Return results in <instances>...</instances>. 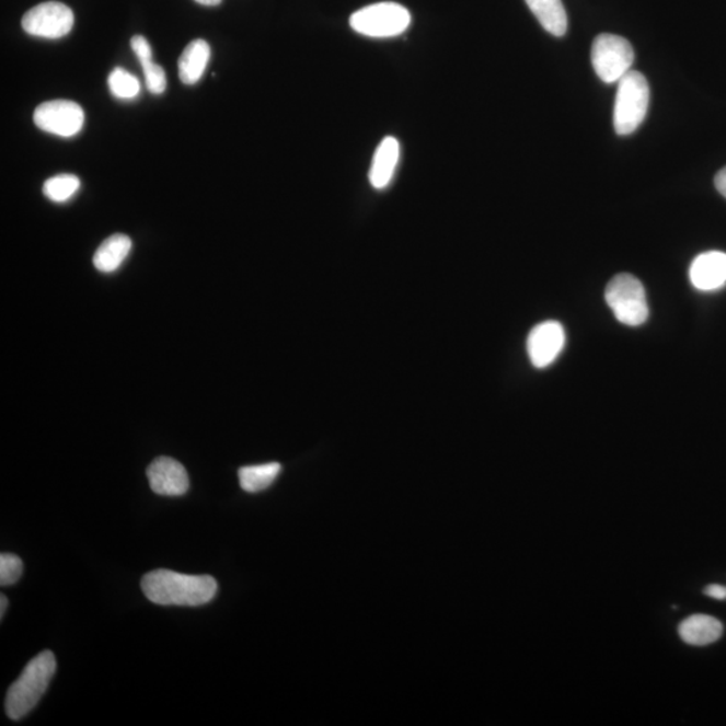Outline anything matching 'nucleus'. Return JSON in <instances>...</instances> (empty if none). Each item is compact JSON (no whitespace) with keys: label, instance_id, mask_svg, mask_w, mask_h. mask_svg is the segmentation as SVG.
<instances>
[{"label":"nucleus","instance_id":"obj_1","mask_svg":"<svg viewBox=\"0 0 726 726\" xmlns=\"http://www.w3.org/2000/svg\"><path fill=\"white\" fill-rule=\"evenodd\" d=\"M146 598L159 606L199 607L210 603L218 590L216 578L169 569L150 572L141 580Z\"/></svg>","mask_w":726,"mask_h":726},{"label":"nucleus","instance_id":"obj_4","mask_svg":"<svg viewBox=\"0 0 726 726\" xmlns=\"http://www.w3.org/2000/svg\"><path fill=\"white\" fill-rule=\"evenodd\" d=\"M411 13L399 3L382 2L370 4L350 16L354 32L370 38L397 37L408 31Z\"/></svg>","mask_w":726,"mask_h":726},{"label":"nucleus","instance_id":"obj_7","mask_svg":"<svg viewBox=\"0 0 726 726\" xmlns=\"http://www.w3.org/2000/svg\"><path fill=\"white\" fill-rule=\"evenodd\" d=\"M73 25V11L60 2L41 3L22 18L23 31L39 38H62L72 32Z\"/></svg>","mask_w":726,"mask_h":726},{"label":"nucleus","instance_id":"obj_24","mask_svg":"<svg viewBox=\"0 0 726 726\" xmlns=\"http://www.w3.org/2000/svg\"><path fill=\"white\" fill-rule=\"evenodd\" d=\"M714 185H716L718 193L726 198V168L718 171L716 178H714Z\"/></svg>","mask_w":726,"mask_h":726},{"label":"nucleus","instance_id":"obj_5","mask_svg":"<svg viewBox=\"0 0 726 726\" xmlns=\"http://www.w3.org/2000/svg\"><path fill=\"white\" fill-rule=\"evenodd\" d=\"M606 302L625 326H642L648 319L645 287L633 275L613 277L606 289Z\"/></svg>","mask_w":726,"mask_h":726},{"label":"nucleus","instance_id":"obj_25","mask_svg":"<svg viewBox=\"0 0 726 726\" xmlns=\"http://www.w3.org/2000/svg\"><path fill=\"white\" fill-rule=\"evenodd\" d=\"M9 601L8 598H5L4 595L0 596V607H2V610H0V616H4L5 610H8Z\"/></svg>","mask_w":726,"mask_h":726},{"label":"nucleus","instance_id":"obj_22","mask_svg":"<svg viewBox=\"0 0 726 726\" xmlns=\"http://www.w3.org/2000/svg\"><path fill=\"white\" fill-rule=\"evenodd\" d=\"M131 46L135 55H137L138 60H145V58H152V49L143 35H135L131 39Z\"/></svg>","mask_w":726,"mask_h":726},{"label":"nucleus","instance_id":"obj_12","mask_svg":"<svg viewBox=\"0 0 726 726\" xmlns=\"http://www.w3.org/2000/svg\"><path fill=\"white\" fill-rule=\"evenodd\" d=\"M723 623L718 619L695 613L681 622L678 634L690 646H707L716 643L723 636Z\"/></svg>","mask_w":726,"mask_h":726},{"label":"nucleus","instance_id":"obj_8","mask_svg":"<svg viewBox=\"0 0 726 726\" xmlns=\"http://www.w3.org/2000/svg\"><path fill=\"white\" fill-rule=\"evenodd\" d=\"M84 111L69 100H53L38 106L34 112V123L47 134L61 138H72L84 126Z\"/></svg>","mask_w":726,"mask_h":726},{"label":"nucleus","instance_id":"obj_2","mask_svg":"<svg viewBox=\"0 0 726 726\" xmlns=\"http://www.w3.org/2000/svg\"><path fill=\"white\" fill-rule=\"evenodd\" d=\"M56 670V657L49 650L41 653L27 664L5 696V712L11 719L18 722L34 710L49 688Z\"/></svg>","mask_w":726,"mask_h":726},{"label":"nucleus","instance_id":"obj_3","mask_svg":"<svg viewBox=\"0 0 726 726\" xmlns=\"http://www.w3.org/2000/svg\"><path fill=\"white\" fill-rule=\"evenodd\" d=\"M650 103V87L646 77L636 70H630L618 82L613 126L618 135H630L639 128L647 115Z\"/></svg>","mask_w":726,"mask_h":726},{"label":"nucleus","instance_id":"obj_15","mask_svg":"<svg viewBox=\"0 0 726 726\" xmlns=\"http://www.w3.org/2000/svg\"><path fill=\"white\" fill-rule=\"evenodd\" d=\"M131 247L132 241L128 235L120 233L111 235L94 253V267L103 274L115 273L131 252Z\"/></svg>","mask_w":726,"mask_h":726},{"label":"nucleus","instance_id":"obj_19","mask_svg":"<svg viewBox=\"0 0 726 726\" xmlns=\"http://www.w3.org/2000/svg\"><path fill=\"white\" fill-rule=\"evenodd\" d=\"M108 87L115 97L131 100L140 92V82L134 74L122 68H116L108 77Z\"/></svg>","mask_w":726,"mask_h":726},{"label":"nucleus","instance_id":"obj_18","mask_svg":"<svg viewBox=\"0 0 726 726\" xmlns=\"http://www.w3.org/2000/svg\"><path fill=\"white\" fill-rule=\"evenodd\" d=\"M80 186L81 182L76 175L61 174L45 182L44 194L53 203H67L79 192Z\"/></svg>","mask_w":726,"mask_h":726},{"label":"nucleus","instance_id":"obj_9","mask_svg":"<svg viewBox=\"0 0 726 726\" xmlns=\"http://www.w3.org/2000/svg\"><path fill=\"white\" fill-rule=\"evenodd\" d=\"M565 346V330L558 322L548 321L531 330L528 354L535 368L544 369L556 361Z\"/></svg>","mask_w":726,"mask_h":726},{"label":"nucleus","instance_id":"obj_13","mask_svg":"<svg viewBox=\"0 0 726 726\" xmlns=\"http://www.w3.org/2000/svg\"><path fill=\"white\" fill-rule=\"evenodd\" d=\"M400 159L399 140L393 137L383 139L377 147L373 163L369 171V181L377 191H383L392 182Z\"/></svg>","mask_w":726,"mask_h":726},{"label":"nucleus","instance_id":"obj_6","mask_svg":"<svg viewBox=\"0 0 726 726\" xmlns=\"http://www.w3.org/2000/svg\"><path fill=\"white\" fill-rule=\"evenodd\" d=\"M635 53L627 39L615 34H600L595 38L590 60L596 74L606 84H613L633 70Z\"/></svg>","mask_w":726,"mask_h":726},{"label":"nucleus","instance_id":"obj_14","mask_svg":"<svg viewBox=\"0 0 726 726\" xmlns=\"http://www.w3.org/2000/svg\"><path fill=\"white\" fill-rule=\"evenodd\" d=\"M210 46L204 39H196L186 46L178 62L180 77L183 84L194 85L203 79L210 61Z\"/></svg>","mask_w":726,"mask_h":726},{"label":"nucleus","instance_id":"obj_20","mask_svg":"<svg viewBox=\"0 0 726 726\" xmlns=\"http://www.w3.org/2000/svg\"><path fill=\"white\" fill-rule=\"evenodd\" d=\"M146 79V87L152 94H162L168 88V77L161 65L152 61V58L139 60Z\"/></svg>","mask_w":726,"mask_h":726},{"label":"nucleus","instance_id":"obj_26","mask_svg":"<svg viewBox=\"0 0 726 726\" xmlns=\"http://www.w3.org/2000/svg\"><path fill=\"white\" fill-rule=\"evenodd\" d=\"M194 2L203 5H218L222 2V0H194Z\"/></svg>","mask_w":726,"mask_h":726},{"label":"nucleus","instance_id":"obj_17","mask_svg":"<svg viewBox=\"0 0 726 726\" xmlns=\"http://www.w3.org/2000/svg\"><path fill=\"white\" fill-rule=\"evenodd\" d=\"M281 471L279 463L247 465L239 471L240 486L244 492L255 494L264 492L276 481Z\"/></svg>","mask_w":726,"mask_h":726},{"label":"nucleus","instance_id":"obj_10","mask_svg":"<svg viewBox=\"0 0 726 726\" xmlns=\"http://www.w3.org/2000/svg\"><path fill=\"white\" fill-rule=\"evenodd\" d=\"M150 486L153 493L164 497H180L191 487L187 471L176 460L162 457L153 460L147 470Z\"/></svg>","mask_w":726,"mask_h":726},{"label":"nucleus","instance_id":"obj_23","mask_svg":"<svg viewBox=\"0 0 726 726\" xmlns=\"http://www.w3.org/2000/svg\"><path fill=\"white\" fill-rule=\"evenodd\" d=\"M706 596H710L712 599L725 600L726 599V587L719 586V584H712L707 586L704 590Z\"/></svg>","mask_w":726,"mask_h":726},{"label":"nucleus","instance_id":"obj_16","mask_svg":"<svg viewBox=\"0 0 726 726\" xmlns=\"http://www.w3.org/2000/svg\"><path fill=\"white\" fill-rule=\"evenodd\" d=\"M541 26L554 37H563L568 31V15L563 0H525Z\"/></svg>","mask_w":726,"mask_h":726},{"label":"nucleus","instance_id":"obj_21","mask_svg":"<svg viewBox=\"0 0 726 726\" xmlns=\"http://www.w3.org/2000/svg\"><path fill=\"white\" fill-rule=\"evenodd\" d=\"M23 572V564L20 557L11 553H2L0 556V584L3 587L13 586L20 580Z\"/></svg>","mask_w":726,"mask_h":726},{"label":"nucleus","instance_id":"obj_11","mask_svg":"<svg viewBox=\"0 0 726 726\" xmlns=\"http://www.w3.org/2000/svg\"><path fill=\"white\" fill-rule=\"evenodd\" d=\"M689 277L700 291H716L726 285V253L711 251L701 253L690 265Z\"/></svg>","mask_w":726,"mask_h":726}]
</instances>
